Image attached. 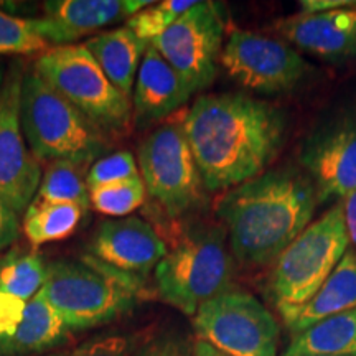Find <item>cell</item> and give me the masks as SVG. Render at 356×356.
I'll use <instances>...</instances> for the list:
<instances>
[{
	"mask_svg": "<svg viewBox=\"0 0 356 356\" xmlns=\"http://www.w3.org/2000/svg\"><path fill=\"white\" fill-rule=\"evenodd\" d=\"M317 204L312 180L282 168L229 188L218 200L216 213L229 234L234 259L256 267L275 262L310 225Z\"/></svg>",
	"mask_w": 356,
	"mask_h": 356,
	"instance_id": "7a4b0ae2",
	"label": "cell"
},
{
	"mask_svg": "<svg viewBox=\"0 0 356 356\" xmlns=\"http://www.w3.org/2000/svg\"><path fill=\"white\" fill-rule=\"evenodd\" d=\"M50 48L38 19H20L0 8V55H42Z\"/></svg>",
	"mask_w": 356,
	"mask_h": 356,
	"instance_id": "d4e9b609",
	"label": "cell"
},
{
	"mask_svg": "<svg viewBox=\"0 0 356 356\" xmlns=\"http://www.w3.org/2000/svg\"><path fill=\"white\" fill-rule=\"evenodd\" d=\"M302 8L300 13L312 15V13H322L328 10H335V8L353 7L356 6V0H304L299 2Z\"/></svg>",
	"mask_w": 356,
	"mask_h": 356,
	"instance_id": "1f68e13d",
	"label": "cell"
},
{
	"mask_svg": "<svg viewBox=\"0 0 356 356\" xmlns=\"http://www.w3.org/2000/svg\"><path fill=\"white\" fill-rule=\"evenodd\" d=\"M193 341L185 333L163 332L150 335L132 356H191Z\"/></svg>",
	"mask_w": 356,
	"mask_h": 356,
	"instance_id": "f546056e",
	"label": "cell"
},
{
	"mask_svg": "<svg viewBox=\"0 0 356 356\" xmlns=\"http://www.w3.org/2000/svg\"><path fill=\"white\" fill-rule=\"evenodd\" d=\"M220 226L191 229L155 267V289L165 304L193 317L204 302L228 291L233 261Z\"/></svg>",
	"mask_w": 356,
	"mask_h": 356,
	"instance_id": "5b68a950",
	"label": "cell"
},
{
	"mask_svg": "<svg viewBox=\"0 0 356 356\" xmlns=\"http://www.w3.org/2000/svg\"><path fill=\"white\" fill-rule=\"evenodd\" d=\"M341 208H343L345 225H346V231H348L350 243L353 244L355 252H356V190L351 191L348 197L343 198Z\"/></svg>",
	"mask_w": 356,
	"mask_h": 356,
	"instance_id": "d6a6232c",
	"label": "cell"
},
{
	"mask_svg": "<svg viewBox=\"0 0 356 356\" xmlns=\"http://www.w3.org/2000/svg\"><path fill=\"white\" fill-rule=\"evenodd\" d=\"M20 124L38 162H73L86 167L104 157L108 137L33 71L24 74Z\"/></svg>",
	"mask_w": 356,
	"mask_h": 356,
	"instance_id": "277c9868",
	"label": "cell"
},
{
	"mask_svg": "<svg viewBox=\"0 0 356 356\" xmlns=\"http://www.w3.org/2000/svg\"><path fill=\"white\" fill-rule=\"evenodd\" d=\"M140 177L139 163L136 157L127 150L104 155L92 163L91 170L88 172L86 181L88 188H96V186L118 184V181L131 180V178Z\"/></svg>",
	"mask_w": 356,
	"mask_h": 356,
	"instance_id": "f1b7e54d",
	"label": "cell"
},
{
	"mask_svg": "<svg viewBox=\"0 0 356 356\" xmlns=\"http://www.w3.org/2000/svg\"><path fill=\"white\" fill-rule=\"evenodd\" d=\"M150 3V0H48L38 22L43 38L51 47H66L88 33H99L104 26L127 22Z\"/></svg>",
	"mask_w": 356,
	"mask_h": 356,
	"instance_id": "9a60e30c",
	"label": "cell"
},
{
	"mask_svg": "<svg viewBox=\"0 0 356 356\" xmlns=\"http://www.w3.org/2000/svg\"><path fill=\"white\" fill-rule=\"evenodd\" d=\"M220 63L236 83L261 95L291 91L307 71L304 58L289 44L249 30L231 32Z\"/></svg>",
	"mask_w": 356,
	"mask_h": 356,
	"instance_id": "8fae6325",
	"label": "cell"
},
{
	"mask_svg": "<svg viewBox=\"0 0 356 356\" xmlns=\"http://www.w3.org/2000/svg\"><path fill=\"white\" fill-rule=\"evenodd\" d=\"M6 74H7V71H6V65H3V61L0 60V88H2L3 81H6Z\"/></svg>",
	"mask_w": 356,
	"mask_h": 356,
	"instance_id": "e575fe53",
	"label": "cell"
},
{
	"mask_svg": "<svg viewBox=\"0 0 356 356\" xmlns=\"http://www.w3.org/2000/svg\"><path fill=\"white\" fill-rule=\"evenodd\" d=\"M35 73L106 137L129 129L132 121L131 99L109 81L83 44L53 47L42 53L35 61Z\"/></svg>",
	"mask_w": 356,
	"mask_h": 356,
	"instance_id": "8992f818",
	"label": "cell"
},
{
	"mask_svg": "<svg viewBox=\"0 0 356 356\" xmlns=\"http://www.w3.org/2000/svg\"><path fill=\"white\" fill-rule=\"evenodd\" d=\"M198 340L229 356H277L279 325L249 292L225 291L193 315Z\"/></svg>",
	"mask_w": 356,
	"mask_h": 356,
	"instance_id": "ba28073f",
	"label": "cell"
},
{
	"mask_svg": "<svg viewBox=\"0 0 356 356\" xmlns=\"http://www.w3.org/2000/svg\"><path fill=\"white\" fill-rule=\"evenodd\" d=\"M195 0H163L152 2L142 8L126 22V26L139 37L142 42L149 43L160 37L167 29L175 24L186 10L195 6Z\"/></svg>",
	"mask_w": 356,
	"mask_h": 356,
	"instance_id": "4316f807",
	"label": "cell"
},
{
	"mask_svg": "<svg viewBox=\"0 0 356 356\" xmlns=\"http://www.w3.org/2000/svg\"><path fill=\"white\" fill-rule=\"evenodd\" d=\"M222 37L225 20L218 3L197 2L150 44L195 95L215 81Z\"/></svg>",
	"mask_w": 356,
	"mask_h": 356,
	"instance_id": "30bf717a",
	"label": "cell"
},
{
	"mask_svg": "<svg viewBox=\"0 0 356 356\" xmlns=\"http://www.w3.org/2000/svg\"><path fill=\"white\" fill-rule=\"evenodd\" d=\"M145 185L140 177L96 186L89 190V204L104 216L122 218L131 215L145 200Z\"/></svg>",
	"mask_w": 356,
	"mask_h": 356,
	"instance_id": "484cf974",
	"label": "cell"
},
{
	"mask_svg": "<svg viewBox=\"0 0 356 356\" xmlns=\"http://www.w3.org/2000/svg\"><path fill=\"white\" fill-rule=\"evenodd\" d=\"M318 203L345 198L356 190V115L320 131L302 150Z\"/></svg>",
	"mask_w": 356,
	"mask_h": 356,
	"instance_id": "5bb4252c",
	"label": "cell"
},
{
	"mask_svg": "<svg viewBox=\"0 0 356 356\" xmlns=\"http://www.w3.org/2000/svg\"><path fill=\"white\" fill-rule=\"evenodd\" d=\"M48 203H74L88 210L89 188L84 167L73 162L58 160L47 165L37 195L32 200L33 207Z\"/></svg>",
	"mask_w": 356,
	"mask_h": 356,
	"instance_id": "cb8c5ba5",
	"label": "cell"
},
{
	"mask_svg": "<svg viewBox=\"0 0 356 356\" xmlns=\"http://www.w3.org/2000/svg\"><path fill=\"white\" fill-rule=\"evenodd\" d=\"M282 356H356V309L320 320L293 335Z\"/></svg>",
	"mask_w": 356,
	"mask_h": 356,
	"instance_id": "44dd1931",
	"label": "cell"
},
{
	"mask_svg": "<svg viewBox=\"0 0 356 356\" xmlns=\"http://www.w3.org/2000/svg\"><path fill=\"white\" fill-rule=\"evenodd\" d=\"M24 68L13 63L0 88V200L25 215L42 181L40 162L25 144L20 124Z\"/></svg>",
	"mask_w": 356,
	"mask_h": 356,
	"instance_id": "7c38bea8",
	"label": "cell"
},
{
	"mask_svg": "<svg viewBox=\"0 0 356 356\" xmlns=\"http://www.w3.org/2000/svg\"><path fill=\"white\" fill-rule=\"evenodd\" d=\"M191 356H229V355L222 353L221 350L215 348V346L207 343V341L197 340V341H193V350H191Z\"/></svg>",
	"mask_w": 356,
	"mask_h": 356,
	"instance_id": "836d02e7",
	"label": "cell"
},
{
	"mask_svg": "<svg viewBox=\"0 0 356 356\" xmlns=\"http://www.w3.org/2000/svg\"><path fill=\"white\" fill-rule=\"evenodd\" d=\"M356 309V252L346 251L333 273L304 305L280 317L293 335L318 323L320 320Z\"/></svg>",
	"mask_w": 356,
	"mask_h": 356,
	"instance_id": "ac0fdd59",
	"label": "cell"
},
{
	"mask_svg": "<svg viewBox=\"0 0 356 356\" xmlns=\"http://www.w3.org/2000/svg\"><path fill=\"white\" fill-rule=\"evenodd\" d=\"M86 211L74 203L30 204L24 218V233L33 246L61 241L78 229Z\"/></svg>",
	"mask_w": 356,
	"mask_h": 356,
	"instance_id": "7402d4cb",
	"label": "cell"
},
{
	"mask_svg": "<svg viewBox=\"0 0 356 356\" xmlns=\"http://www.w3.org/2000/svg\"><path fill=\"white\" fill-rule=\"evenodd\" d=\"M47 262L37 252L13 249L0 257V293L32 300L47 280Z\"/></svg>",
	"mask_w": 356,
	"mask_h": 356,
	"instance_id": "603a6c76",
	"label": "cell"
},
{
	"mask_svg": "<svg viewBox=\"0 0 356 356\" xmlns=\"http://www.w3.org/2000/svg\"><path fill=\"white\" fill-rule=\"evenodd\" d=\"M193 92L180 74L149 44L132 91V119L139 127L163 121L180 109Z\"/></svg>",
	"mask_w": 356,
	"mask_h": 356,
	"instance_id": "2e32d148",
	"label": "cell"
},
{
	"mask_svg": "<svg viewBox=\"0 0 356 356\" xmlns=\"http://www.w3.org/2000/svg\"><path fill=\"white\" fill-rule=\"evenodd\" d=\"M44 356H68V353H65V351H56V353H50Z\"/></svg>",
	"mask_w": 356,
	"mask_h": 356,
	"instance_id": "d590c367",
	"label": "cell"
},
{
	"mask_svg": "<svg viewBox=\"0 0 356 356\" xmlns=\"http://www.w3.org/2000/svg\"><path fill=\"white\" fill-rule=\"evenodd\" d=\"M208 191L229 190L261 175L277 155L286 118L246 95L200 96L181 122Z\"/></svg>",
	"mask_w": 356,
	"mask_h": 356,
	"instance_id": "6da1fadb",
	"label": "cell"
},
{
	"mask_svg": "<svg viewBox=\"0 0 356 356\" xmlns=\"http://www.w3.org/2000/svg\"><path fill=\"white\" fill-rule=\"evenodd\" d=\"M149 337V330L104 332L88 338L68 356H132Z\"/></svg>",
	"mask_w": 356,
	"mask_h": 356,
	"instance_id": "83f0119b",
	"label": "cell"
},
{
	"mask_svg": "<svg viewBox=\"0 0 356 356\" xmlns=\"http://www.w3.org/2000/svg\"><path fill=\"white\" fill-rule=\"evenodd\" d=\"M19 215L0 200V252H2L3 249L10 248L12 244L19 239Z\"/></svg>",
	"mask_w": 356,
	"mask_h": 356,
	"instance_id": "4dcf8cb0",
	"label": "cell"
},
{
	"mask_svg": "<svg viewBox=\"0 0 356 356\" xmlns=\"http://www.w3.org/2000/svg\"><path fill=\"white\" fill-rule=\"evenodd\" d=\"M40 293L70 333L83 332L131 314L144 296V280L86 256L50 262Z\"/></svg>",
	"mask_w": 356,
	"mask_h": 356,
	"instance_id": "3957f363",
	"label": "cell"
},
{
	"mask_svg": "<svg viewBox=\"0 0 356 356\" xmlns=\"http://www.w3.org/2000/svg\"><path fill=\"white\" fill-rule=\"evenodd\" d=\"M88 249L102 264L142 280L168 252L157 231L134 216L101 222Z\"/></svg>",
	"mask_w": 356,
	"mask_h": 356,
	"instance_id": "4fadbf2b",
	"label": "cell"
},
{
	"mask_svg": "<svg viewBox=\"0 0 356 356\" xmlns=\"http://www.w3.org/2000/svg\"><path fill=\"white\" fill-rule=\"evenodd\" d=\"M348 246L343 208L335 204L275 259L269 286L279 314L304 305L333 273Z\"/></svg>",
	"mask_w": 356,
	"mask_h": 356,
	"instance_id": "52a82bcc",
	"label": "cell"
},
{
	"mask_svg": "<svg viewBox=\"0 0 356 356\" xmlns=\"http://www.w3.org/2000/svg\"><path fill=\"white\" fill-rule=\"evenodd\" d=\"M70 330L63 320L43 299L42 293L26 302L25 314L13 335L0 348V356H29L63 345Z\"/></svg>",
	"mask_w": 356,
	"mask_h": 356,
	"instance_id": "ffe728a7",
	"label": "cell"
},
{
	"mask_svg": "<svg viewBox=\"0 0 356 356\" xmlns=\"http://www.w3.org/2000/svg\"><path fill=\"white\" fill-rule=\"evenodd\" d=\"M139 172L147 193L170 216L202 202L203 180L181 124L167 122L145 137L139 147Z\"/></svg>",
	"mask_w": 356,
	"mask_h": 356,
	"instance_id": "9c48e42d",
	"label": "cell"
},
{
	"mask_svg": "<svg viewBox=\"0 0 356 356\" xmlns=\"http://www.w3.org/2000/svg\"><path fill=\"white\" fill-rule=\"evenodd\" d=\"M282 37L300 50L322 58H345L356 53V6L322 13H299L280 20Z\"/></svg>",
	"mask_w": 356,
	"mask_h": 356,
	"instance_id": "e0dca14e",
	"label": "cell"
},
{
	"mask_svg": "<svg viewBox=\"0 0 356 356\" xmlns=\"http://www.w3.org/2000/svg\"><path fill=\"white\" fill-rule=\"evenodd\" d=\"M83 47L95 56L109 81L131 99L137 71L149 43L142 42L124 25L121 29L99 32L89 38Z\"/></svg>",
	"mask_w": 356,
	"mask_h": 356,
	"instance_id": "d6986e66",
	"label": "cell"
}]
</instances>
